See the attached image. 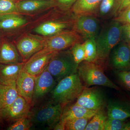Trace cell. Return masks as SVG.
I'll use <instances>...</instances> for the list:
<instances>
[{
    "label": "cell",
    "mask_w": 130,
    "mask_h": 130,
    "mask_svg": "<svg viewBox=\"0 0 130 130\" xmlns=\"http://www.w3.org/2000/svg\"><path fill=\"white\" fill-rule=\"evenodd\" d=\"M74 28L75 31L84 40L95 39L100 32V22L94 15L77 16Z\"/></svg>",
    "instance_id": "cell-8"
},
{
    "label": "cell",
    "mask_w": 130,
    "mask_h": 130,
    "mask_svg": "<svg viewBox=\"0 0 130 130\" xmlns=\"http://www.w3.org/2000/svg\"><path fill=\"white\" fill-rule=\"evenodd\" d=\"M19 12L29 13L40 11L58 5L55 0H21L17 1Z\"/></svg>",
    "instance_id": "cell-15"
},
{
    "label": "cell",
    "mask_w": 130,
    "mask_h": 130,
    "mask_svg": "<svg viewBox=\"0 0 130 130\" xmlns=\"http://www.w3.org/2000/svg\"><path fill=\"white\" fill-rule=\"evenodd\" d=\"M77 73L86 87L98 85L120 90L118 86L108 78L102 68L95 62L84 61L78 65Z\"/></svg>",
    "instance_id": "cell-4"
},
{
    "label": "cell",
    "mask_w": 130,
    "mask_h": 130,
    "mask_svg": "<svg viewBox=\"0 0 130 130\" xmlns=\"http://www.w3.org/2000/svg\"><path fill=\"white\" fill-rule=\"evenodd\" d=\"M130 6V0H118L115 13H119Z\"/></svg>",
    "instance_id": "cell-35"
},
{
    "label": "cell",
    "mask_w": 130,
    "mask_h": 130,
    "mask_svg": "<svg viewBox=\"0 0 130 130\" xmlns=\"http://www.w3.org/2000/svg\"><path fill=\"white\" fill-rule=\"evenodd\" d=\"M56 52L41 50L26 61L24 64L23 70L34 76H37L46 67Z\"/></svg>",
    "instance_id": "cell-11"
},
{
    "label": "cell",
    "mask_w": 130,
    "mask_h": 130,
    "mask_svg": "<svg viewBox=\"0 0 130 130\" xmlns=\"http://www.w3.org/2000/svg\"><path fill=\"white\" fill-rule=\"evenodd\" d=\"M46 38L32 35L25 36L16 44V48L23 60L30 58L43 48Z\"/></svg>",
    "instance_id": "cell-10"
},
{
    "label": "cell",
    "mask_w": 130,
    "mask_h": 130,
    "mask_svg": "<svg viewBox=\"0 0 130 130\" xmlns=\"http://www.w3.org/2000/svg\"><path fill=\"white\" fill-rule=\"evenodd\" d=\"M121 40L130 45V24L122 25Z\"/></svg>",
    "instance_id": "cell-34"
},
{
    "label": "cell",
    "mask_w": 130,
    "mask_h": 130,
    "mask_svg": "<svg viewBox=\"0 0 130 130\" xmlns=\"http://www.w3.org/2000/svg\"><path fill=\"white\" fill-rule=\"evenodd\" d=\"M91 119L80 118L73 119L66 121L65 130H85Z\"/></svg>",
    "instance_id": "cell-26"
},
{
    "label": "cell",
    "mask_w": 130,
    "mask_h": 130,
    "mask_svg": "<svg viewBox=\"0 0 130 130\" xmlns=\"http://www.w3.org/2000/svg\"><path fill=\"white\" fill-rule=\"evenodd\" d=\"M115 0H102L100 3L98 12L101 16H104L109 13L113 9Z\"/></svg>",
    "instance_id": "cell-31"
},
{
    "label": "cell",
    "mask_w": 130,
    "mask_h": 130,
    "mask_svg": "<svg viewBox=\"0 0 130 130\" xmlns=\"http://www.w3.org/2000/svg\"><path fill=\"white\" fill-rule=\"evenodd\" d=\"M58 5L64 9L70 8L77 0H57Z\"/></svg>",
    "instance_id": "cell-36"
},
{
    "label": "cell",
    "mask_w": 130,
    "mask_h": 130,
    "mask_svg": "<svg viewBox=\"0 0 130 130\" xmlns=\"http://www.w3.org/2000/svg\"><path fill=\"white\" fill-rule=\"evenodd\" d=\"M97 112L87 109L75 103L63 109L60 120L66 122L68 120L74 119H91Z\"/></svg>",
    "instance_id": "cell-20"
},
{
    "label": "cell",
    "mask_w": 130,
    "mask_h": 130,
    "mask_svg": "<svg viewBox=\"0 0 130 130\" xmlns=\"http://www.w3.org/2000/svg\"><path fill=\"white\" fill-rule=\"evenodd\" d=\"M18 95L16 84L7 85L0 84V109L11 105Z\"/></svg>",
    "instance_id": "cell-23"
},
{
    "label": "cell",
    "mask_w": 130,
    "mask_h": 130,
    "mask_svg": "<svg viewBox=\"0 0 130 130\" xmlns=\"http://www.w3.org/2000/svg\"><path fill=\"white\" fill-rule=\"evenodd\" d=\"M82 38L75 31H66L52 36L46 38L42 50L49 52H58L64 50L78 42Z\"/></svg>",
    "instance_id": "cell-6"
},
{
    "label": "cell",
    "mask_w": 130,
    "mask_h": 130,
    "mask_svg": "<svg viewBox=\"0 0 130 130\" xmlns=\"http://www.w3.org/2000/svg\"><path fill=\"white\" fill-rule=\"evenodd\" d=\"M66 122L61 121L60 120L58 123L54 128V130H65Z\"/></svg>",
    "instance_id": "cell-37"
},
{
    "label": "cell",
    "mask_w": 130,
    "mask_h": 130,
    "mask_svg": "<svg viewBox=\"0 0 130 130\" xmlns=\"http://www.w3.org/2000/svg\"><path fill=\"white\" fill-rule=\"evenodd\" d=\"M125 120L107 118L104 130H123Z\"/></svg>",
    "instance_id": "cell-30"
},
{
    "label": "cell",
    "mask_w": 130,
    "mask_h": 130,
    "mask_svg": "<svg viewBox=\"0 0 130 130\" xmlns=\"http://www.w3.org/2000/svg\"><path fill=\"white\" fill-rule=\"evenodd\" d=\"M117 74L122 84L130 91V71H119Z\"/></svg>",
    "instance_id": "cell-33"
},
{
    "label": "cell",
    "mask_w": 130,
    "mask_h": 130,
    "mask_svg": "<svg viewBox=\"0 0 130 130\" xmlns=\"http://www.w3.org/2000/svg\"><path fill=\"white\" fill-rule=\"evenodd\" d=\"M23 60L17 48L9 42L0 44V64H16L22 63Z\"/></svg>",
    "instance_id": "cell-18"
},
{
    "label": "cell",
    "mask_w": 130,
    "mask_h": 130,
    "mask_svg": "<svg viewBox=\"0 0 130 130\" xmlns=\"http://www.w3.org/2000/svg\"><path fill=\"white\" fill-rule=\"evenodd\" d=\"M70 24L65 21H47L38 26L35 28V31L43 36L49 37L66 31Z\"/></svg>",
    "instance_id": "cell-19"
},
{
    "label": "cell",
    "mask_w": 130,
    "mask_h": 130,
    "mask_svg": "<svg viewBox=\"0 0 130 130\" xmlns=\"http://www.w3.org/2000/svg\"><path fill=\"white\" fill-rule=\"evenodd\" d=\"M19 13L13 0H0V15Z\"/></svg>",
    "instance_id": "cell-28"
},
{
    "label": "cell",
    "mask_w": 130,
    "mask_h": 130,
    "mask_svg": "<svg viewBox=\"0 0 130 130\" xmlns=\"http://www.w3.org/2000/svg\"><path fill=\"white\" fill-rule=\"evenodd\" d=\"M110 62L119 71H130V45L124 42L119 43L111 51Z\"/></svg>",
    "instance_id": "cell-13"
},
{
    "label": "cell",
    "mask_w": 130,
    "mask_h": 130,
    "mask_svg": "<svg viewBox=\"0 0 130 130\" xmlns=\"http://www.w3.org/2000/svg\"><path fill=\"white\" fill-rule=\"evenodd\" d=\"M56 81L47 67L39 75L35 77L33 103L43 98L51 92L56 85Z\"/></svg>",
    "instance_id": "cell-12"
},
{
    "label": "cell",
    "mask_w": 130,
    "mask_h": 130,
    "mask_svg": "<svg viewBox=\"0 0 130 130\" xmlns=\"http://www.w3.org/2000/svg\"><path fill=\"white\" fill-rule=\"evenodd\" d=\"M84 88L77 73L66 77L59 81L51 91L53 102L63 106L67 105L77 99Z\"/></svg>",
    "instance_id": "cell-2"
},
{
    "label": "cell",
    "mask_w": 130,
    "mask_h": 130,
    "mask_svg": "<svg viewBox=\"0 0 130 130\" xmlns=\"http://www.w3.org/2000/svg\"><path fill=\"white\" fill-rule=\"evenodd\" d=\"M35 77L22 70L16 82L19 95L24 98L31 105L33 104Z\"/></svg>",
    "instance_id": "cell-14"
},
{
    "label": "cell",
    "mask_w": 130,
    "mask_h": 130,
    "mask_svg": "<svg viewBox=\"0 0 130 130\" xmlns=\"http://www.w3.org/2000/svg\"><path fill=\"white\" fill-rule=\"evenodd\" d=\"M122 24L113 20L105 25L96 38L98 59L109 57L112 50L121 40Z\"/></svg>",
    "instance_id": "cell-1"
},
{
    "label": "cell",
    "mask_w": 130,
    "mask_h": 130,
    "mask_svg": "<svg viewBox=\"0 0 130 130\" xmlns=\"http://www.w3.org/2000/svg\"><path fill=\"white\" fill-rule=\"evenodd\" d=\"M102 0H77L72 6L73 13L77 16L94 15L98 12Z\"/></svg>",
    "instance_id": "cell-21"
},
{
    "label": "cell",
    "mask_w": 130,
    "mask_h": 130,
    "mask_svg": "<svg viewBox=\"0 0 130 130\" xmlns=\"http://www.w3.org/2000/svg\"><path fill=\"white\" fill-rule=\"evenodd\" d=\"M115 20L121 24H130V6L119 13Z\"/></svg>",
    "instance_id": "cell-32"
},
{
    "label": "cell",
    "mask_w": 130,
    "mask_h": 130,
    "mask_svg": "<svg viewBox=\"0 0 130 130\" xmlns=\"http://www.w3.org/2000/svg\"><path fill=\"white\" fill-rule=\"evenodd\" d=\"M108 118L126 120L130 118V104L116 100H111L108 104Z\"/></svg>",
    "instance_id": "cell-17"
},
{
    "label": "cell",
    "mask_w": 130,
    "mask_h": 130,
    "mask_svg": "<svg viewBox=\"0 0 130 130\" xmlns=\"http://www.w3.org/2000/svg\"><path fill=\"white\" fill-rule=\"evenodd\" d=\"M83 44L85 50V61L89 62H95L98 59V56L95 39H87Z\"/></svg>",
    "instance_id": "cell-25"
},
{
    "label": "cell",
    "mask_w": 130,
    "mask_h": 130,
    "mask_svg": "<svg viewBox=\"0 0 130 130\" xmlns=\"http://www.w3.org/2000/svg\"><path fill=\"white\" fill-rule=\"evenodd\" d=\"M123 130H130V121L125 123L124 124Z\"/></svg>",
    "instance_id": "cell-38"
},
{
    "label": "cell",
    "mask_w": 130,
    "mask_h": 130,
    "mask_svg": "<svg viewBox=\"0 0 130 130\" xmlns=\"http://www.w3.org/2000/svg\"><path fill=\"white\" fill-rule=\"evenodd\" d=\"M24 63L0 64V84L12 85L16 84L19 74L23 70Z\"/></svg>",
    "instance_id": "cell-16"
},
{
    "label": "cell",
    "mask_w": 130,
    "mask_h": 130,
    "mask_svg": "<svg viewBox=\"0 0 130 130\" xmlns=\"http://www.w3.org/2000/svg\"><path fill=\"white\" fill-rule=\"evenodd\" d=\"M25 19L18 13L0 15V29L10 30L20 28L27 23Z\"/></svg>",
    "instance_id": "cell-22"
},
{
    "label": "cell",
    "mask_w": 130,
    "mask_h": 130,
    "mask_svg": "<svg viewBox=\"0 0 130 130\" xmlns=\"http://www.w3.org/2000/svg\"><path fill=\"white\" fill-rule=\"evenodd\" d=\"M32 125V123L28 117L19 119L11 125L7 129L8 130H28Z\"/></svg>",
    "instance_id": "cell-29"
},
{
    "label": "cell",
    "mask_w": 130,
    "mask_h": 130,
    "mask_svg": "<svg viewBox=\"0 0 130 130\" xmlns=\"http://www.w3.org/2000/svg\"><path fill=\"white\" fill-rule=\"evenodd\" d=\"M31 105L23 97L18 95L11 105L0 109V118L7 121H16L28 117Z\"/></svg>",
    "instance_id": "cell-9"
},
{
    "label": "cell",
    "mask_w": 130,
    "mask_h": 130,
    "mask_svg": "<svg viewBox=\"0 0 130 130\" xmlns=\"http://www.w3.org/2000/svg\"><path fill=\"white\" fill-rule=\"evenodd\" d=\"M63 110V106L53 102L30 110L28 117L32 125L54 129L60 120Z\"/></svg>",
    "instance_id": "cell-5"
},
{
    "label": "cell",
    "mask_w": 130,
    "mask_h": 130,
    "mask_svg": "<svg viewBox=\"0 0 130 130\" xmlns=\"http://www.w3.org/2000/svg\"><path fill=\"white\" fill-rule=\"evenodd\" d=\"M107 118L103 110L98 111L88 123L85 130H104Z\"/></svg>",
    "instance_id": "cell-24"
},
{
    "label": "cell",
    "mask_w": 130,
    "mask_h": 130,
    "mask_svg": "<svg viewBox=\"0 0 130 130\" xmlns=\"http://www.w3.org/2000/svg\"><path fill=\"white\" fill-rule=\"evenodd\" d=\"M74 61L79 65L85 60V53L83 43L78 42L73 45L70 50Z\"/></svg>",
    "instance_id": "cell-27"
},
{
    "label": "cell",
    "mask_w": 130,
    "mask_h": 130,
    "mask_svg": "<svg viewBox=\"0 0 130 130\" xmlns=\"http://www.w3.org/2000/svg\"><path fill=\"white\" fill-rule=\"evenodd\" d=\"M78 65L75 62L71 51L56 52L50 61L47 68L56 81L77 73Z\"/></svg>",
    "instance_id": "cell-3"
},
{
    "label": "cell",
    "mask_w": 130,
    "mask_h": 130,
    "mask_svg": "<svg viewBox=\"0 0 130 130\" xmlns=\"http://www.w3.org/2000/svg\"><path fill=\"white\" fill-rule=\"evenodd\" d=\"M15 1H21V0H15Z\"/></svg>",
    "instance_id": "cell-39"
},
{
    "label": "cell",
    "mask_w": 130,
    "mask_h": 130,
    "mask_svg": "<svg viewBox=\"0 0 130 130\" xmlns=\"http://www.w3.org/2000/svg\"><path fill=\"white\" fill-rule=\"evenodd\" d=\"M76 100V104L96 111L103 110L106 104L103 93L96 88H84Z\"/></svg>",
    "instance_id": "cell-7"
}]
</instances>
